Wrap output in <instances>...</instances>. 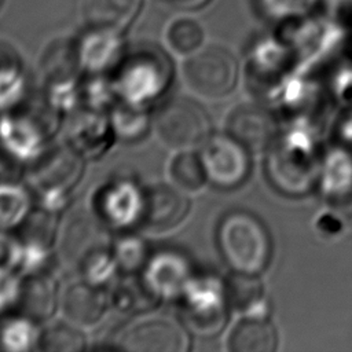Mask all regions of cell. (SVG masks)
Here are the masks:
<instances>
[{"instance_id": "6da1fadb", "label": "cell", "mask_w": 352, "mask_h": 352, "mask_svg": "<svg viewBox=\"0 0 352 352\" xmlns=\"http://www.w3.org/2000/svg\"><path fill=\"white\" fill-rule=\"evenodd\" d=\"M267 175L289 195H302L318 183L320 157L316 133L309 124L297 121L280 132L267 150Z\"/></svg>"}, {"instance_id": "7a4b0ae2", "label": "cell", "mask_w": 352, "mask_h": 352, "mask_svg": "<svg viewBox=\"0 0 352 352\" xmlns=\"http://www.w3.org/2000/svg\"><path fill=\"white\" fill-rule=\"evenodd\" d=\"M217 246L234 272L261 274L272 256V241L263 221L246 210L224 214L217 227Z\"/></svg>"}, {"instance_id": "3957f363", "label": "cell", "mask_w": 352, "mask_h": 352, "mask_svg": "<svg viewBox=\"0 0 352 352\" xmlns=\"http://www.w3.org/2000/svg\"><path fill=\"white\" fill-rule=\"evenodd\" d=\"M172 65L155 47H139L121 60L113 80L120 102L147 109L168 89Z\"/></svg>"}, {"instance_id": "277c9868", "label": "cell", "mask_w": 352, "mask_h": 352, "mask_svg": "<svg viewBox=\"0 0 352 352\" xmlns=\"http://www.w3.org/2000/svg\"><path fill=\"white\" fill-rule=\"evenodd\" d=\"M82 172V157L66 144L47 148L30 164L26 177L38 195L40 208L56 213L67 206L70 191Z\"/></svg>"}, {"instance_id": "5b68a950", "label": "cell", "mask_w": 352, "mask_h": 352, "mask_svg": "<svg viewBox=\"0 0 352 352\" xmlns=\"http://www.w3.org/2000/svg\"><path fill=\"white\" fill-rule=\"evenodd\" d=\"M177 301L187 329L202 337H213L227 324L230 304L226 280L216 275L194 274Z\"/></svg>"}, {"instance_id": "8992f818", "label": "cell", "mask_w": 352, "mask_h": 352, "mask_svg": "<svg viewBox=\"0 0 352 352\" xmlns=\"http://www.w3.org/2000/svg\"><path fill=\"white\" fill-rule=\"evenodd\" d=\"M51 107L44 114L3 113L0 116V154L18 165L32 164L45 151L58 118Z\"/></svg>"}, {"instance_id": "52a82bcc", "label": "cell", "mask_w": 352, "mask_h": 352, "mask_svg": "<svg viewBox=\"0 0 352 352\" xmlns=\"http://www.w3.org/2000/svg\"><path fill=\"white\" fill-rule=\"evenodd\" d=\"M187 85L209 99L231 94L238 81V62L227 48L209 45L194 54L183 67Z\"/></svg>"}, {"instance_id": "ba28073f", "label": "cell", "mask_w": 352, "mask_h": 352, "mask_svg": "<svg viewBox=\"0 0 352 352\" xmlns=\"http://www.w3.org/2000/svg\"><path fill=\"white\" fill-rule=\"evenodd\" d=\"M155 128L170 147L191 148L212 135L210 118L201 104L187 98H173L157 113Z\"/></svg>"}, {"instance_id": "9c48e42d", "label": "cell", "mask_w": 352, "mask_h": 352, "mask_svg": "<svg viewBox=\"0 0 352 352\" xmlns=\"http://www.w3.org/2000/svg\"><path fill=\"white\" fill-rule=\"evenodd\" d=\"M199 157L208 182L219 188H235L250 173V151L228 132L212 133L201 144Z\"/></svg>"}, {"instance_id": "30bf717a", "label": "cell", "mask_w": 352, "mask_h": 352, "mask_svg": "<svg viewBox=\"0 0 352 352\" xmlns=\"http://www.w3.org/2000/svg\"><path fill=\"white\" fill-rule=\"evenodd\" d=\"M117 345L135 352H186L191 340L183 322L169 315H153L126 326Z\"/></svg>"}, {"instance_id": "8fae6325", "label": "cell", "mask_w": 352, "mask_h": 352, "mask_svg": "<svg viewBox=\"0 0 352 352\" xmlns=\"http://www.w3.org/2000/svg\"><path fill=\"white\" fill-rule=\"evenodd\" d=\"M144 194L146 191L133 179H114L98 192L95 199L98 217L106 226L126 231L142 223Z\"/></svg>"}, {"instance_id": "7c38bea8", "label": "cell", "mask_w": 352, "mask_h": 352, "mask_svg": "<svg viewBox=\"0 0 352 352\" xmlns=\"http://www.w3.org/2000/svg\"><path fill=\"white\" fill-rule=\"evenodd\" d=\"M106 224L99 217L84 212L74 213L65 224L60 239V254L70 265H80L94 253L111 248Z\"/></svg>"}, {"instance_id": "4fadbf2b", "label": "cell", "mask_w": 352, "mask_h": 352, "mask_svg": "<svg viewBox=\"0 0 352 352\" xmlns=\"http://www.w3.org/2000/svg\"><path fill=\"white\" fill-rule=\"evenodd\" d=\"M192 276L188 257L172 249L150 256L143 268V280L161 300H179Z\"/></svg>"}, {"instance_id": "5bb4252c", "label": "cell", "mask_w": 352, "mask_h": 352, "mask_svg": "<svg viewBox=\"0 0 352 352\" xmlns=\"http://www.w3.org/2000/svg\"><path fill=\"white\" fill-rule=\"evenodd\" d=\"M66 136L67 144L82 158H96L111 146L116 133L110 116L85 107L70 114Z\"/></svg>"}, {"instance_id": "9a60e30c", "label": "cell", "mask_w": 352, "mask_h": 352, "mask_svg": "<svg viewBox=\"0 0 352 352\" xmlns=\"http://www.w3.org/2000/svg\"><path fill=\"white\" fill-rule=\"evenodd\" d=\"M227 131L250 153L267 151L279 135L272 113L258 104L235 107L228 117Z\"/></svg>"}, {"instance_id": "2e32d148", "label": "cell", "mask_w": 352, "mask_h": 352, "mask_svg": "<svg viewBox=\"0 0 352 352\" xmlns=\"http://www.w3.org/2000/svg\"><path fill=\"white\" fill-rule=\"evenodd\" d=\"M190 212L188 198L168 184H155L146 190L142 223L154 232H165L184 221Z\"/></svg>"}, {"instance_id": "e0dca14e", "label": "cell", "mask_w": 352, "mask_h": 352, "mask_svg": "<svg viewBox=\"0 0 352 352\" xmlns=\"http://www.w3.org/2000/svg\"><path fill=\"white\" fill-rule=\"evenodd\" d=\"M56 307V280L45 271L25 275L18 301L22 315L34 322H43L55 314Z\"/></svg>"}, {"instance_id": "ac0fdd59", "label": "cell", "mask_w": 352, "mask_h": 352, "mask_svg": "<svg viewBox=\"0 0 352 352\" xmlns=\"http://www.w3.org/2000/svg\"><path fill=\"white\" fill-rule=\"evenodd\" d=\"M109 298L102 286L87 280L67 287L62 298L63 312L74 324L91 326L102 319L109 307Z\"/></svg>"}, {"instance_id": "d6986e66", "label": "cell", "mask_w": 352, "mask_h": 352, "mask_svg": "<svg viewBox=\"0 0 352 352\" xmlns=\"http://www.w3.org/2000/svg\"><path fill=\"white\" fill-rule=\"evenodd\" d=\"M329 199H344L352 194V150L342 146L329 148L320 157L318 183Z\"/></svg>"}, {"instance_id": "ffe728a7", "label": "cell", "mask_w": 352, "mask_h": 352, "mask_svg": "<svg viewBox=\"0 0 352 352\" xmlns=\"http://www.w3.org/2000/svg\"><path fill=\"white\" fill-rule=\"evenodd\" d=\"M278 334L267 315H246L232 329L228 348L232 352H274Z\"/></svg>"}, {"instance_id": "44dd1931", "label": "cell", "mask_w": 352, "mask_h": 352, "mask_svg": "<svg viewBox=\"0 0 352 352\" xmlns=\"http://www.w3.org/2000/svg\"><path fill=\"white\" fill-rule=\"evenodd\" d=\"M121 47L117 32L95 29L78 47L80 62L92 74H102L118 63Z\"/></svg>"}, {"instance_id": "7402d4cb", "label": "cell", "mask_w": 352, "mask_h": 352, "mask_svg": "<svg viewBox=\"0 0 352 352\" xmlns=\"http://www.w3.org/2000/svg\"><path fill=\"white\" fill-rule=\"evenodd\" d=\"M140 0H87L85 18L94 29L121 32L135 18Z\"/></svg>"}, {"instance_id": "603a6c76", "label": "cell", "mask_w": 352, "mask_h": 352, "mask_svg": "<svg viewBox=\"0 0 352 352\" xmlns=\"http://www.w3.org/2000/svg\"><path fill=\"white\" fill-rule=\"evenodd\" d=\"M230 308L245 315H265V292L258 275L234 272L226 279Z\"/></svg>"}, {"instance_id": "cb8c5ba5", "label": "cell", "mask_w": 352, "mask_h": 352, "mask_svg": "<svg viewBox=\"0 0 352 352\" xmlns=\"http://www.w3.org/2000/svg\"><path fill=\"white\" fill-rule=\"evenodd\" d=\"M32 212L30 192L12 180L0 182V230L21 227Z\"/></svg>"}, {"instance_id": "d4e9b609", "label": "cell", "mask_w": 352, "mask_h": 352, "mask_svg": "<svg viewBox=\"0 0 352 352\" xmlns=\"http://www.w3.org/2000/svg\"><path fill=\"white\" fill-rule=\"evenodd\" d=\"M25 92L26 81L18 59L12 51L6 48L0 54V113L3 114L15 109L23 99Z\"/></svg>"}, {"instance_id": "484cf974", "label": "cell", "mask_w": 352, "mask_h": 352, "mask_svg": "<svg viewBox=\"0 0 352 352\" xmlns=\"http://www.w3.org/2000/svg\"><path fill=\"white\" fill-rule=\"evenodd\" d=\"M110 120L116 136L125 142H136L147 135L150 117L147 109L117 102L110 110Z\"/></svg>"}, {"instance_id": "4316f807", "label": "cell", "mask_w": 352, "mask_h": 352, "mask_svg": "<svg viewBox=\"0 0 352 352\" xmlns=\"http://www.w3.org/2000/svg\"><path fill=\"white\" fill-rule=\"evenodd\" d=\"M161 298L142 279L132 278L122 282L113 294V304L122 312L144 314L160 304Z\"/></svg>"}, {"instance_id": "83f0119b", "label": "cell", "mask_w": 352, "mask_h": 352, "mask_svg": "<svg viewBox=\"0 0 352 352\" xmlns=\"http://www.w3.org/2000/svg\"><path fill=\"white\" fill-rule=\"evenodd\" d=\"M80 65L78 48L69 43H56L43 56L41 69L48 82H58L74 80Z\"/></svg>"}, {"instance_id": "f1b7e54d", "label": "cell", "mask_w": 352, "mask_h": 352, "mask_svg": "<svg viewBox=\"0 0 352 352\" xmlns=\"http://www.w3.org/2000/svg\"><path fill=\"white\" fill-rule=\"evenodd\" d=\"M40 334L36 322L26 316L7 318L0 323V349L21 352L30 351L38 344Z\"/></svg>"}, {"instance_id": "f546056e", "label": "cell", "mask_w": 352, "mask_h": 352, "mask_svg": "<svg viewBox=\"0 0 352 352\" xmlns=\"http://www.w3.org/2000/svg\"><path fill=\"white\" fill-rule=\"evenodd\" d=\"M111 253L120 270L128 274L143 270L150 258L148 246L136 234H122L111 243Z\"/></svg>"}, {"instance_id": "4dcf8cb0", "label": "cell", "mask_w": 352, "mask_h": 352, "mask_svg": "<svg viewBox=\"0 0 352 352\" xmlns=\"http://www.w3.org/2000/svg\"><path fill=\"white\" fill-rule=\"evenodd\" d=\"M170 176L184 191H197L208 182L199 154L191 150H183L175 155L170 162Z\"/></svg>"}, {"instance_id": "1f68e13d", "label": "cell", "mask_w": 352, "mask_h": 352, "mask_svg": "<svg viewBox=\"0 0 352 352\" xmlns=\"http://www.w3.org/2000/svg\"><path fill=\"white\" fill-rule=\"evenodd\" d=\"M38 348L51 352H77L87 348V341L80 329L70 323L58 322L43 331Z\"/></svg>"}, {"instance_id": "d6a6232c", "label": "cell", "mask_w": 352, "mask_h": 352, "mask_svg": "<svg viewBox=\"0 0 352 352\" xmlns=\"http://www.w3.org/2000/svg\"><path fill=\"white\" fill-rule=\"evenodd\" d=\"M56 236L55 213L43 208L32 210L26 220L21 224V238L23 243L51 248Z\"/></svg>"}, {"instance_id": "836d02e7", "label": "cell", "mask_w": 352, "mask_h": 352, "mask_svg": "<svg viewBox=\"0 0 352 352\" xmlns=\"http://www.w3.org/2000/svg\"><path fill=\"white\" fill-rule=\"evenodd\" d=\"M81 87V103L91 110L106 111L113 109L118 96L113 80H106L99 74H94L92 78L80 84Z\"/></svg>"}, {"instance_id": "e575fe53", "label": "cell", "mask_w": 352, "mask_h": 352, "mask_svg": "<svg viewBox=\"0 0 352 352\" xmlns=\"http://www.w3.org/2000/svg\"><path fill=\"white\" fill-rule=\"evenodd\" d=\"M78 270L81 271L84 280L103 287L109 280L113 279L120 268L114 260L111 248H109L91 254Z\"/></svg>"}, {"instance_id": "d590c367", "label": "cell", "mask_w": 352, "mask_h": 352, "mask_svg": "<svg viewBox=\"0 0 352 352\" xmlns=\"http://www.w3.org/2000/svg\"><path fill=\"white\" fill-rule=\"evenodd\" d=\"M168 40L172 48L177 52L190 54L201 45L204 33L195 21L182 18L170 25L168 30Z\"/></svg>"}, {"instance_id": "8d00e7d4", "label": "cell", "mask_w": 352, "mask_h": 352, "mask_svg": "<svg viewBox=\"0 0 352 352\" xmlns=\"http://www.w3.org/2000/svg\"><path fill=\"white\" fill-rule=\"evenodd\" d=\"M22 279L11 268L0 267V316L18 307Z\"/></svg>"}, {"instance_id": "74e56055", "label": "cell", "mask_w": 352, "mask_h": 352, "mask_svg": "<svg viewBox=\"0 0 352 352\" xmlns=\"http://www.w3.org/2000/svg\"><path fill=\"white\" fill-rule=\"evenodd\" d=\"M21 241L11 236L7 231L0 230V267L16 268L21 256Z\"/></svg>"}, {"instance_id": "f35d334b", "label": "cell", "mask_w": 352, "mask_h": 352, "mask_svg": "<svg viewBox=\"0 0 352 352\" xmlns=\"http://www.w3.org/2000/svg\"><path fill=\"white\" fill-rule=\"evenodd\" d=\"M338 135L342 144L352 150V111H349L340 122Z\"/></svg>"}, {"instance_id": "ab89813d", "label": "cell", "mask_w": 352, "mask_h": 352, "mask_svg": "<svg viewBox=\"0 0 352 352\" xmlns=\"http://www.w3.org/2000/svg\"><path fill=\"white\" fill-rule=\"evenodd\" d=\"M0 4H1V0H0Z\"/></svg>"}]
</instances>
